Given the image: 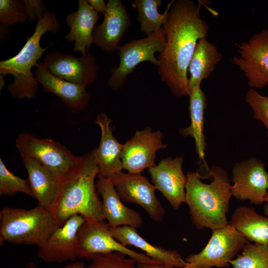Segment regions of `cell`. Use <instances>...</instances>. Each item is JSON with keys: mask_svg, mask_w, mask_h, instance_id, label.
<instances>
[{"mask_svg": "<svg viewBox=\"0 0 268 268\" xmlns=\"http://www.w3.org/2000/svg\"><path fill=\"white\" fill-rule=\"evenodd\" d=\"M232 196L252 204L265 202L268 193V173L265 164L255 157L236 163L232 169Z\"/></svg>", "mask_w": 268, "mask_h": 268, "instance_id": "12", "label": "cell"}, {"mask_svg": "<svg viewBox=\"0 0 268 268\" xmlns=\"http://www.w3.org/2000/svg\"><path fill=\"white\" fill-rule=\"evenodd\" d=\"M111 122V119L105 113L98 114L95 121L101 131L99 146L95 148L99 174L108 178L123 169L121 159L123 144L119 143L113 135Z\"/></svg>", "mask_w": 268, "mask_h": 268, "instance_id": "21", "label": "cell"}, {"mask_svg": "<svg viewBox=\"0 0 268 268\" xmlns=\"http://www.w3.org/2000/svg\"><path fill=\"white\" fill-rule=\"evenodd\" d=\"M22 159H33L62 179L78 162L76 156L66 147L51 138H39L25 132L15 142Z\"/></svg>", "mask_w": 268, "mask_h": 268, "instance_id": "6", "label": "cell"}, {"mask_svg": "<svg viewBox=\"0 0 268 268\" xmlns=\"http://www.w3.org/2000/svg\"><path fill=\"white\" fill-rule=\"evenodd\" d=\"M189 97V110L191 123L188 127L180 129L179 133L183 136H190L194 138L199 157L205 165L204 156L206 142L203 133V124L204 111L206 108V97L201 88V84L191 92Z\"/></svg>", "mask_w": 268, "mask_h": 268, "instance_id": "26", "label": "cell"}, {"mask_svg": "<svg viewBox=\"0 0 268 268\" xmlns=\"http://www.w3.org/2000/svg\"><path fill=\"white\" fill-rule=\"evenodd\" d=\"M163 137L160 131L152 132L150 127L136 131L123 144L121 153L123 169L131 173H141L154 166L156 152L167 146L162 142Z\"/></svg>", "mask_w": 268, "mask_h": 268, "instance_id": "13", "label": "cell"}, {"mask_svg": "<svg viewBox=\"0 0 268 268\" xmlns=\"http://www.w3.org/2000/svg\"><path fill=\"white\" fill-rule=\"evenodd\" d=\"M27 19L19 0H0V23L5 28Z\"/></svg>", "mask_w": 268, "mask_h": 268, "instance_id": "31", "label": "cell"}, {"mask_svg": "<svg viewBox=\"0 0 268 268\" xmlns=\"http://www.w3.org/2000/svg\"><path fill=\"white\" fill-rule=\"evenodd\" d=\"M161 0H134L133 6L138 12L137 20L140 23L141 31L146 36L160 34L163 32L162 25L166 17L171 4L168 3L162 14L158 11Z\"/></svg>", "mask_w": 268, "mask_h": 268, "instance_id": "27", "label": "cell"}, {"mask_svg": "<svg viewBox=\"0 0 268 268\" xmlns=\"http://www.w3.org/2000/svg\"><path fill=\"white\" fill-rule=\"evenodd\" d=\"M88 3L94 10L104 14L107 8V4L103 0H87Z\"/></svg>", "mask_w": 268, "mask_h": 268, "instance_id": "34", "label": "cell"}, {"mask_svg": "<svg viewBox=\"0 0 268 268\" xmlns=\"http://www.w3.org/2000/svg\"><path fill=\"white\" fill-rule=\"evenodd\" d=\"M207 244L199 253L187 257L185 261L200 268L228 267L248 241L229 223L212 230Z\"/></svg>", "mask_w": 268, "mask_h": 268, "instance_id": "8", "label": "cell"}, {"mask_svg": "<svg viewBox=\"0 0 268 268\" xmlns=\"http://www.w3.org/2000/svg\"><path fill=\"white\" fill-rule=\"evenodd\" d=\"M200 5L191 0L171 1L162 25L166 44L158 56L157 70L177 97L190 95L189 64L199 40L208 34L209 27L201 17Z\"/></svg>", "mask_w": 268, "mask_h": 268, "instance_id": "1", "label": "cell"}, {"mask_svg": "<svg viewBox=\"0 0 268 268\" xmlns=\"http://www.w3.org/2000/svg\"><path fill=\"white\" fill-rule=\"evenodd\" d=\"M0 243L42 246L60 226L49 210L3 207L0 210Z\"/></svg>", "mask_w": 268, "mask_h": 268, "instance_id": "5", "label": "cell"}, {"mask_svg": "<svg viewBox=\"0 0 268 268\" xmlns=\"http://www.w3.org/2000/svg\"><path fill=\"white\" fill-rule=\"evenodd\" d=\"M212 181L204 183L198 171L188 172L185 187L186 203L193 224L198 229L211 230L228 224L226 214L232 193L227 171L218 166L209 168Z\"/></svg>", "mask_w": 268, "mask_h": 268, "instance_id": "3", "label": "cell"}, {"mask_svg": "<svg viewBox=\"0 0 268 268\" xmlns=\"http://www.w3.org/2000/svg\"><path fill=\"white\" fill-rule=\"evenodd\" d=\"M84 221L79 215L70 217L52 234L44 245L38 248L39 257L46 263L76 260L78 258V232Z\"/></svg>", "mask_w": 268, "mask_h": 268, "instance_id": "15", "label": "cell"}, {"mask_svg": "<svg viewBox=\"0 0 268 268\" xmlns=\"http://www.w3.org/2000/svg\"><path fill=\"white\" fill-rule=\"evenodd\" d=\"M165 44L166 38L163 30L160 34L135 40L120 47V64L118 67L112 69L108 81L109 86L115 90L121 88L127 77L141 63L148 61L157 66L158 61L155 54L162 53Z\"/></svg>", "mask_w": 268, "mask_h": 268, "instance_id": "9", "label": "cell"}, {"mask_svg": "<svg viewBox=\"0 0 268 268\" xmlns=\"http://www.w3.org/2000/svg\"><path fill=\"white\" fill-rule=\"evenodd\" d=\"M228 223L248 241L268 244V216L258 213L254 208L237 207Z\"/></svg>", "mask_w": 268, "mask_h": 268, "instance_id": "25", "label": "cell"}, {"mask_svg": "<svg viewBox=\"0 0 268 268\" xmlns=\"http://www.w3.org/2000/svg\"><path fill=\"white\" fill-rule=\"evenodd\" d=\"M99 173L95 148L80 156L75 166L62 179L51 211L60 226L75 215L82 216L87 221L104 220L102 201L95 183Z\"/></svg>", "mask_w": 268, "mask_h": 268, "instance_id": "2", "label": "cell"}, {"mask_svg": "<svg viewBox=\"0 0 268 268\" xmlns=\"http://www.w3.org/2000/svg\"><path fill=\"white\" fill-rule=\"evenodd\" d=\"M222 58V55L216 46L206 38L199 40L188 68L190 93L210 75Z\"/></svg>", "mask_w": 268, "mask_h": 268, "instance_id": "24", "label": "cell"}, {"mask_svg": "<svg viewBox=\"0 0 268 268\" xmlns=\"http://www.w3.org/2000/svg\"><path fill=\"white\" fill-rule=\"evenodd\" d=\"M77 10L68 14L66 22L70 28L65 38L74 41L73 50L85 55L93 43V32L99 16L90 6L87 0H78Z\"/></svg>", "mask_w": 268, "mask_h": 268, "instance_id": "20", "label": "cell"}, {"mask_svg": "<svg viewBox=\"0 0 268 268\" xmlns=\"http://www.w3.org/2000/svg\"><path fill=\"white\" fill-rule=\"evenodd\" d=\"M19 2L30 21L40 20L48 10L41 0H20Z\"/></svg>", "mask_w": 268, "mask_h": 268, "instance_id": "33", "label": "cell"}, {"mask_svg": "<svg viewBox=\"0 0 268 268\" xmlns=\"http://www.w3.org/2000/svg\"><path fill=\"white\" fill-rule=\"evenodd\" d=\"M110 226L104 221H84L79 229L77 237L78 258L89 260L93 255L118 252L137 263L162 265L146 254L137 252L115 239L110 231Z\"/></svg>", "mask_w": 268, "mask_h": 268, "instance_id": "7", "label": "cell"}, {"mask_svg": "<svg viewBox=\"0 0 268 268\" xmlns=\"http://www.w3.org/2000/svg\"><path fill=\"white\" fill-rule=\"evenodd\" d=\"M22 160L34 199L38 205L51 211L59 193L62 179L33 159Z\"/></svg>", "mask_w": 268, "mask_h": 268, "instance_id": "22", "label": "cell"}, {"mask_svg": "<svg viewBox=\"0 0 268 268\" xmlns=\"http://www.w3.org/2000/svg\"><path fill=\"white\" fill-rule=\"evenodd\" d=\"M84 264L81 261L74 262L61 268H85ZM24 268H38V267L33 262L27 264Z\"/></svg>", "mask_w": 268, "mask_h": 268, "instance_id": "36", "label": "cell"}, {"mask_svg": "<svg viewBox=\"0 0 268 268\" xmlns=\"http://www.w3.org/2000/svg\"><path fill=\"white\" fill-rule=\"evenodd\" d=\"M43 63L56 76L85 87L97 77L98 66L95 58L89 52L75 57L52 51L44 59Z\"/></svg>", "mask_w": 268, "mask_h": 268, "instance_id": "14", "label": "cell"}, {"mask_svg": "<svg viewBox=\"0 0 268 268\" xmlns=\"http://www.w3.org/2000/svg\"><path fill=\"white\" fill-rule=\"evenodd\" d=\"M183 162L182 157H167L148 169L153 184L176 210L186 201L187 178L183 171Z\"/></svg>", "mask_w": 268, "mask_h": 268, "instance_id": "16", "label": "cell"}, {"mask_svg": "<svg viewBox=\"0 0 268 268\" xmlns=\"http://www.w3.org/2000/svg\"><path fill=\"white\" fill-rule=\"evenodd\" d=\"M239 53L234 56L233 64L242 71L248 84L253 89L268 85V29L253 35L240 44L235 43Z\"/></svg>", "mask_w": 268, "mask_h": 268, "instance_id": "10", "label": "cell"}, {"mask_svg": "<svg viewBox=\"0 0 268 268\" xmlns=\"http://www.w3.org/2000/svg\"><path fill=\"white\" fill-rule=\"evenodd\" d=\"M113 237L125 246H133L140 249L155 261L166 266L180 268L188 263L176 250L154 246L140 236L135 228L129 226L110 227Z\"/></svg>", "mask_w": 268, "mask_h": 268, "instance_id": "23", "label": "cell"}, {"mask_svg": "<svg viewBox=\"0 0 268 268\" xmlns=\"http://www.w3.org/2000/svg\"><path fill=\"white\" fill-rule=\"evenodd\" d=\"M137 268H200L198 267L191 265L188 263V264L183 267L180 268H175L166 266L163 265H158V264H148L137 263Z\"/></svg>", "mask_w": 268, "mask_h": 268, "instance_id": "35", "label": "cell"}, {"mask_svg": "<svg viewBox=\"0 0 268 268\" xmlns=\"http://www.w3.org/2000/svg\"><path fill=\"white\" fill-rule=\"evenodd\" d=\"M103 22L93 32V43L104 51L119 49V43L131 24L130 16L120 0H108Z\"/></svg>", "mask_w": 268, "mask_h": 268, "instance_id": "17", "label": "cell"}, {"mask_svg": "<svg viewBox=\"0 0 268 268\" xmlns=\"http://www.w3.org/2000/svg\"><path fill=\"white\" fill-rule=\"evenodd\" d=\"M118 252L96 254L89 260L91 263L85 268H137V262Z\"/></svg>", "mask_w": 268, "mask_h": 268, "instance_id": "30", "label": "cell"}, {"mask_svg": "<svg viewBox=\"0 0 268 268\" xmlns=\"http://www.w3.org/2000/svg\"><path fill=\"white\" fill-rule=\"evenodd\" d=\"M18 192L34 198L28 179H23L9 171L0 158V195L12 196Z\"/></svg>", "mask_w": 268, "mask_h": 268, "instance_id": "29", "label": "cell"}, {"mask_svg": "<svg viewBox=\"0 0 268 268\" xmlns=\"http://www.w3.org/2000/svg\"><path fill=\"white\" fill-rule=\"evenodd\" d=\"M111 179L122 201L139 204L155 222L163 220L165 210L156 197L157 189L145 177L120 171Z\"/></svg>", "mask_w": 268, "mask_h": 268, "instance_id": "11", "label": "cell"}, {"mask_svg": "<svg viewBox=\"0 0 268 268\" xmlns=\"http://www.w3.org/2000/svg\"><path fill=\"white\" fill-rule=\"evenodd\" d=\"M59 21L53 11L47 10L44 16L37 21L33 34L28 37L20 51L14 57L0 62V87L5 84L3 77L9 74L14 77L12 83L7 89L14 98L22 100L34 97L38 88L39 83L33 72L38 60L48 48L40 46L42 36L47 32L56 34L60 29Z\"/></svg>", "mask_w": 268, "mask_h": 268, "instance_id": "4", "label": "cell"}, {"mask_svg": "<svg viewBox=\"0 0 268 268\" xmlns=\"http://www.w3.org/2000/svg\"><path fill=\"white\" fill-rule=\"evenodd\" d=\"M36 67L35 78L45 92L57 96L72 111H79L86 106L90 96L86 87L56 76L43 63H38Z\"/></svg>", "mask_w": 268, "mask_h": 268, "instance_id": "19", "label": "cell"}, {"mask_svg": "<svg viewBox=\"0 0 268 268\" xmlns=\"http://www.w3.org/2000/svg\"><path fill=\"white\" fill-rule=\"evenodd\" d=\"M242 250L230 262L232 268H268V244L248 242Z\"/></svg>", "mask_w": 268, "mask_h": 268, "instance_id": "28", "label": "cell"}, {"mask_svg": "<svg viewBox=\"0 0 268 268\" xmlns=\"http://www.w3.org/2000/svg\"><path fill=\"white\" fill-rule=\"evenodd\" d=\"M265 202H266L264 207V212L265 214L268 216V193L265 199Z\"/></svg>", "mask_w": 268, "mask_h": 268, "instance_id": "37", "label": "cell"}, {"mask_svg": "<svg viewBox=\"0 0 268 268\" xmlns=\"http://www.w3.org/2000/svg\"><path fill=\"white\" fill-rule=\"evenodd\" d=\"M245 101L252 109L253 118L266 127L268 137V96L262 95L255 89L251 88L246 94Z\"/></svg>", "mask_w": 268, "mask_h": 268, "instance_id": "32", "label": "cell"}, {"mask_svg": "<svg viewBox=\"0 0 268 268\" xmlns=\"http://www.w3.org/2000/svg\"><path fill=\"white\" fill-rule=\"evenodd\" d=\"M97 178L96 186L102 197L103 215L109 225L111 227L129 226L136 229L141 227L143 223L141 215L123 203L111 178L99 173Z\"/></svg>", "mask_w": 268, "mask_h": 268, "instance_id": "18", "label": "cell"}]
</instances>
